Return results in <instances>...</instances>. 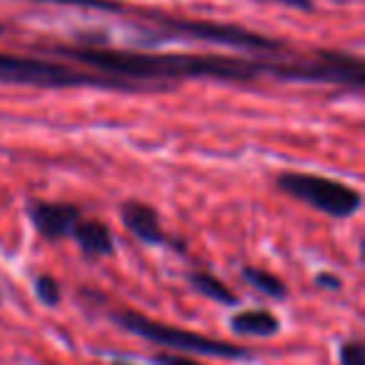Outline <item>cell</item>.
Masks as SVG:
<instances>
[{
    "label": "cell",
    "instance_id": "9c48e42d",
    "mask_svg": "<svg viewBox=\"0 0 365 365\" xmlns=\"http://www.w3.org/2000/svg\"><path fill=\"white\" fill-rule=\"evenodd\" d=\"M73 238H76L78 248L83 250V255L91 260L103 258V255H113L115 250V238H113V230L108 228L103 220H78L73 225Z\"/></svg>",
    "mask_w": 365,
    "mask_h": 365
},
{
    "label": "cell",
    "instance_id": "d6986e66",
    "mask_svg": "<svg viewBox=\"0 0 365 365\" xmlns=\"http://www.w3.org/2000/svg\"><path fill=\"white\" fill-rule=\"evenodd\" d=\"M113 365H133V363H113Z\"/></svg>",
    "mask_w": 365,
    "mask_h": 365
},
{
    "label": "cell",
    "instance_id": "4fadbf2b",
    "mask_svg": "<svg viewBox=\"0 0 365 365\" xmlns=\"http://www.w3.org/2000/svg\"><path fill=\"white\" fill-rule=\"evenodd\" d=\"M36 3H58V6H76L88 8V11H101V13H123L125 6L118 0H36Z\"/></svg>",
    "mask_w": 365,
    "mask_h": 365
},
{
    "label": "cell",
    "instance_id": "7a4b0ae2",
    "mask_svg": "<svg viewBox=\"0 0 365 365\" xmlns=\"http://www.w3.org/2000/svg\"><path fill=\"white\" fill-rule=\"evenodd\" d=\"M0 81L16 83V86H41V88H110V91H143V83H128L123 78L113 76H96V73H83L71 66L61 63L36 61V58H18L0 53Z\"/></svg>",
    "mask_w": 365,
    "mask_h": 365
},
{
    "label": "cell",
    "instance_id": "5bb4252c",
    "mask_svg": "<svg viewBox=\"0 0 365 365\" xmlns=\"http://www.w3.org/2000/svg\"><path fill=\"white\" fill-rule=\"evenodd\" d=\"M36 295H38V300H41V303L58 305V303H61V285L56 283V278H53V275H38Z\"/></svg>",
    "mask_w": 365,
    "mask_h": 365
},
{
    "label": "cell",
    "instance_id": "30bf717a",
    "mask_svg": "<svg viewBox=\"0 0 365 365\" xmlns=\"http://www.w3.org/2000/svg\"><path fill=\"white\" fill-rule=\"evenodd\" d=\"M230 328L248 338H270L280 330V320L270 310H243L230 320Z\"/></svg>",
    "mask_w": 365,
    "mask_h": 365
},
{
    "label": "cell",
    "instance_id": "8992f818",
    "mask_svg": "<svg viewBox=\"0 0 365 365\" xmlns=\"http://www.w3.org/2000/svg\"><path fill=\"white\" fill-rule=\"evenodd\" d=\"M163 26L180 31L190 38H200L208 43H225V46L235 48H250V51H263V53H280L285 51L283 41H273V38L258 36L245 28L230 26V23H213V21H173V18H163Z\"/></svg>",
    "mask_w": 365,
    "mask_h": 365
},
{
    "label": "cell",
    "instance_id": "e0dca14e",
    "mask_svg": "<svg viewBox=\"0 0 365 365\" xmlns=\"http://www.w3.org/2000/svg\"><path fill=\"white\" fill-rule=\"evenodd\" d=\"M318 285L320 288H330V290H340V280L335 275H318Z\"/></svg>",
    "mask_w": 365,
    "mask_h": 365
},
{
    "label": "cell",
    "instance_id": "ac0fdd59",
    "mask_svg": "<svg viewBox=\"0 0 365 365\" xmlns=\"http://www.w3.org/2000/svg\"><path fill=\"white\" fill-rule=\"evenodd\" d=\"M285 6L298 8V11H313V0H280Z\"/></svg>",
    "mask_w": 365,
    "mask_h": 365
},
{
    "label": "cell",
    "instance_id": "52a82bcc",
    "mask_svg": "<svg viewBox=\"0 0 365 365\" xmlns=\"http://www.w3.org/2000/svg\"><path fill=\"white\" fill-rule=\"evenodd\" d=\"M36 230L46 240H61L73 230V225L81 220V208L71 203H46V200H33L28 205Z\"/></svg>",
    "mask_w": 365,
    "mask_h": 365
},
{
    "label": "cell",
    "instance_id": "8fae6325",
    "mask_svg": "<svg viewBox=\"0 0 365 365\" xmlns=\"http://www.w3.org/2000/svg\"><path fill=\"white\" fill-rule=\"evenodd\" d=\"M190 285H193L198 293H203L205 298L210 300H218V303H225V305H235L238 303V295L228 288L220 278L215 275L205 273V270H198V273H190Z\"/></svg>",
    "mask_w": 365,
    "mask_h": 365
},
{
    "label": "cell",
    "instance_id": "3957f363",
    "mask_svg": "<svg viewBox=\"0 0 365 365\" xmlns=\"http://www.w3.org/2000/svg\"><path fill=\"white\" fill-rule=\"evenodd\" d=\"M120 328H125L128 333H135L140 338L150 340V343L165 345V348H175L182 353H198V355H210V358H248V350L233 343H223V340L208 338V335L193 333V330H180L173 325L158 323L153 318H145L143 313L135 310H118L113 313Z\"/></svg>",
    "mask_w": 365,
    "mask_h": 365
},
{
    "label": "cell",
    "instance_id": "7c38bea8",
    "mask_svg": "<svg viewBox=\"0 0 365 365\" xmlns=\"http://www.w3.org/2000/svg\"><path fill=\"white\" fill-rule=\"evenodd\" d=\"M243 278L248 280L255 290H260V293L268 295V298L283 300L285 295H288V288H285L283 280H280L278 275L270 273V270H265V268H253V265H245Z\"/></svg>",
    "mask_w": 365,
    "mask_h": 365
},
{
    "label": "cell",
    "instance_id": "ba28073f",
    "mask_svg": "<svg viewBox=\"0 0 365 365\" xmlns=\"http://www.w3.org/2000/svg\"><path fill=\"white\" fill-rule=\"evenodd\" d=\"M120 218L125 228L135 235L138 240L148 245H158L165 240V233L160 228V218L153 205L143 203V200H125L120 205Z\"/></svg>",
    "mask_w": 365,
    "mask_h": 365
},
{
    "label": "cell",
    "instance_id": "2e32d148",
    "mask_svg": "<svg viewBox=\"0 0 365 365\" xmlns=\"http://www.w3.org/2000/svg\"><path fill=\"white\" fill-rule=\"evenodd\" d=\"M155 363H158V365H203V363H198V360L188 358V355H175V353L158 355Z\"/></svg>",
    "mask_w": 365,
    "mask_h": 365
},
{
    "label": "cell",
    "instance_id": "5b68a950",
    "mask_svg": "<svg viewBox=\"0 0 365 365\" xmlns=\"http://www.w3.org/2000/svg\"><path fill=\"white\" fill-rule=\"evenodd\" d=\"M268 73L283 81L335 83V86L363 88L365 66L360 58L338 51H318L308 63H268Z\"/></svg>",
    "mask_w": 365,
    "mask_h": 365
},
{
    "label": "cell",
    "instance_id": "277c9868",
    "mask_svg": "<svg viewBox=\"0 0 365 365\" xmlns=\"http://www.w3.org/2000/svg\"><path fill=\"white\" fill-rule=\"evenodd\" d=\"M278 185L293 198L303 200L333 218H350L363 205V198L355 188L330 180V178L310 175V173H283L278 178Z\"/></svg>",
    "mask_w": 365,
    "mask_h": 365
},
{
    "label": "cell",
    "instance_id": "ffe728a7",
    "mask_svg": "<svg viewBox=\"0 0 365 365\" xmlns=\"http://www.w3.org/2000/svg\"><path fill=\"white\" fill-rule=\"evenodd\" d=\"M0 33H3V26H0Z\"/></svg>",
    "mask_w": 365,
    "mask_h": 365
},
{
    "label": "cell",
    "instance_id": "9a60e30c",
    "mask_svg": "<svg viewBox=\"0 0 365 365\" xmlns=\"http://www.w3.org/2000/svg\"><path fill=\"white\" fill-rule=\"evenodd\" d=\"M340 365H365V348L363 343L353 340L340 348Z\"/></svg>",
    "mask_w": 365,
    "mask_h": 365
},
{
    "label": "cell",
    "instance_id": "6da1fadb",
    "mask_svg": "<svg viewBox=\"0 0 365 365\" xmlns=\"http://www.w3.org/2000/svg\"><path fill=\"white\" fill-rule=\"evenodd\" d=\"M56 53L73 63H83L106 76L125 81H173V78H218V81L245 83L268 73V63L238 61L223 56H153L135 51H113V48L88 46H53Z\"/></svg>",
    "mask_w": 365,
    "mask_h": 365
}]
</instances>
